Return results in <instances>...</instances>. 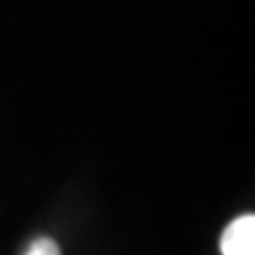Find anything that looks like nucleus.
Wrapping results in <instances>:
<instances>
[{
    "mask_svg": "<svg viewBox=\"0 0 255 255\" xmlns=\"http://www.w3.org/2000/svg\"><path fill=\"white\" fill-rule=\"evenodd\" d=\"M24 255H62V251H59V246H57L55 239L38 237V239H33V241L28 244V248L24 251Z\"/></svg>",
    "mask_w": 255,
    "mask_h": 255,
    "instance_id": "f03ea898",
    "label": "nucleus"
},
{
    "mask_svg": "<svg viewBox=\"0 0 255 255\" xmlns=\"http://www.w3.org/2000/svg\"><path fill=\"white\" fill-rule=\"evenodd\" d=\"M220 251L222 255H255V218L251 213L239 215L225 227Z\"/></svg>",
    "mask_w": 255,
    "mask_h": 255,
    "instance_id": "f257e3e1",
    "label": "nucleus"
}]
</instances>
